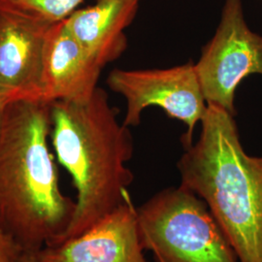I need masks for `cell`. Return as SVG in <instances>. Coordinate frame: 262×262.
<instances>
[{"mask_svg": "<svg viewBox=\"0 0 262 262\" xmlns=\"http://www.w3.org/2000/svg\"><path fill=\"white\" fill-rule=\"evenodd\" d=\"M23 252L13 238L0 228V262L15 261Z\"/></svg>", "mask_w": 262, "mask_h": 262, "instance_id": "obj_12", "label": "cell"}, {"mask_svg": "<svg viewBox=\"0 0 262 262\" xmlns=\"http://www.w3.org/2000/svg\"><path fill=\"white\" fill-rule=\"evenodd\" d=\"M13 262H44L39 256L37 253H28L23 252L19 257Z\"/></svg>", "mask_w": 262, "mask_h": 262, "instance_id": "obj_13", "label": "cell"}, {"mask_svg": "<svg viewBox=\"0 0 262 262\" xmlns=\"http://www.w3.org/2000/svg\"><path fill=\"white\" fill-rule=\"evenodd\" d=\"M50 140L77 191L75 214L62 242L84 233L130 195L134 175L126 163L134 142L101 88L84 102L51 104Z\"/></svg>", "mask_w": 262, "mask_h": 262, "instance_id": "obj_2", "label": "cell"}, {"mask_svg": "<svg viewBox=\"0 0 262 262\" xmlns=\"http://www.w3.org/2000/svg\"><path fill=\"white\" fill-rule=\"evenodd\" d=\"M199 137L177 163L181 186L200 197L239 262H262V156L246 152L235 116L208 105Z\"/></svg>", "mask_w": 262, "mask_h": 262, "instance_id": "obj_3", "label": "cell"}, {"mask_svg": "<svg viewBox=\"0 0 262 262\" xmlns=\"http://www.w3.org/2000/svg\"><path fill=\"white\" fill-rule=\"evenodd\" d=\"M106 84L126 101L124 125H139L146 108L159 107L187 126L181 138L184 148L193 143L194 128L204 118L208 104L192 62L168 68H117L109 73Z\"/></svg>", "mask_w": 262, "mask_h": 262, "instance_id": "obj_6", "label": "cell"}, {"mask_svg": "<svg viewBox=\"0 0 262 262\" xmlns=\"http://www.w3.org/2000/svg\"><path fill=\"white\" fill-rule=\"evenodd\" d=\"M102 69L67 30L64 20L52 26L44 49L42 101L89 100L98 88Z\"/></svg>", "mask_w": 262, "mask_h": 262, "instance_id": "obj_9", "label": "cell"}, {"mask_svg": "<svg viewBox=\"0 0 262 262\" xmlns=\"http://www.w3.org/2000/svg\"><path fill=\"white\" fill-rule=\"evenodd\" d=\"M51 104H8L0 123V228L24 252L60 243L76 201L61 191L50 150Z\"/></svg>", "mask_w": 262, "mask_h": 262, "instance_id": "obj_1", "label": "cell"}, {"mask_svg": "<svg viewBox=\"0 0 262 262\" xmlns=\"http://www.w3.org/2000/svg\"><path fill=\"white\" fill-rule=\"evenodd\" d=\"M144 251L137 208L129 195L84 233L37 254L44 262H148Z\"/></svg>", "mask_w": 262, "mask_h": 262, "instance_id": "obj_8", "label": "cell"}, {"mask_svg": "<svg viewBox=\"0 0 262 262\" xmlns=\"http://www.w3.org/2000/svg\"><path fill=\"white\" fill-rule=\"evenodd\" d=\"M51 27L0 11V96L6 106L43 102V57Z\"/></svg>", "mask_w": 262, "mask_h": 262, "instance_id": "obj_7", "label": "cell"}, {"mask_svg": "<svg viewBox=\"0 0 262 262\" xmlns=\"http://www.w3.org/2000/svg\"><path fill=\"white\" fill-rule=\"evenodd\" d=\"M141 242L157 262H239L206 203L183 186L137 208Z\"/></svg>", "mask_w": 262, "mask_h": 262, "instance_id": "obj_4", "label": "cell"}, {"mask_svg": "<svg viewBox=\"0 0 262 262\" xmlns=\"http://www.w3.org/2000/svg\"><path fill=\"white\" fill-rule=\"evenodd\" d=\"M141 0H96L64 19L67 30L105 67L126 51L125 29L134 21Z\"/></svg>", "mask_w": 262, "mask_h": 262, "instance_id": "obj_10", "label": "cell"}, {"mask_svg": "<svg viewBox=\"0 0 262 262\" xmlns=\"http://www.w3.org/2000/svg\"><path fill=\"white\" fill-rule=\"evenodd\" d=\"M194 68L207 104L236 116L239 84L247 77L262 76V35L249 27L243 0H225L215 33Z\"/></svg>", "mask_w": 262, "mask_h": 262, "instance_id": "obj_5", "label": "cell"}, {"mask_svg": "<svg viewBox=\"0 0 262 262\" xmlns=\"http://www.w3.org/2000/svg\"><path fill=\"white\" fill-rule=\"evenodd\" d=\"M259 1H261V2H262V0H259Z\"/></svg>", "mask_w": 262, "mask_h": 262, "instance_id": "obj_15", "label": "cell"}, {"mask_svg": "<svg viewBox=\"0 0 262 262\" xmlns=\"http://www.w3.org/2000/svg\"><path fill=\"white\" fill-rule=\"evenodd\" d=\"M6 107L7 106L3 102V100H2V98L0 96V123H1V121H2V118H3V115H4V112H5Z\"/></svg>", "mask_w": 262, "mask_h": 262, "instance_id": "obj_14", "label": "cell"}, {"mask_svg": "<svg viewBox=\"0 0 262 262\" xmlns=\"http://www.w3.org/2000/svg\"><path fill=\"white\" fill-rule=\"evenodd\" d=\"M84 0H0V11L54 26L67 19Z\"/></svg>", "mask_w": 262, "mask_h": 262, "instance_id": "obj_11", "label": "cell"}]
</instances>
